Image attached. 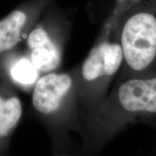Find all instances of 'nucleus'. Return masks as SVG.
<instances>
[{
  "mask_svg": "<svg viewBox=\"0 0 156 156\" xmlns=\"http://www.w3.org/2000/svg\"><path fill=\"white\" fill-rule=\"evenodd\" d=\"M5 70L7 79L24 88L34 87L40 78L41 73L29 56H18L9 60Z\"/></svg>",
  "mask_w": 156,
  "mask_h": 156,
  "instance_id": "6e6552de",
  "label": "nucleus"
},
{
  "mask_svg": "<svg viewBox=\"0 0 156 156\" xmlns=\"http://www.w3.org/2000/svg\"><path fill=\"white\" fill-rule=\"evenodd\" d=\"M95 123L106 133L156 120V72L118 79L111 94L96 107Z\"/></svg>",
  "mask_w": 156,
  "mask_h": 156,
  "instance_id": "f03ea898",
  "label": "nucleus"
},
{
  "mask_svg": "<svg viewBox=\"0 0 156 156\" xmlns=\"http://www.w3.org/2000/svg\"><path fill=\"white\" fill-rule=\"evenodd\" d=\"M29 58L41 73H53L62 62L61 44L44 24L35 27L27 37Z\"/></svg>",
  "mask_w": 156,
  "mask_h": 156,
  "instance_id": "39448f33",
  "label": "nucleus"
},
{
  "mask_svg": "<svg viewBox=\"0 0 156 156\" xmlns=\"http://www.w3.org/2000/svg\"><path fill=\"white\" fill-rule=\"evenodd\" d=\"M31 17L27 11L17 9L0 20V58L20 41L23 35L33 23Z\"/></svg>",
  "mask_w": 156,
  "mask_h": 156,
  "instance_id": "423d86ee",
  "label": "nucleus"
},
{
  "mask_svg": "<svg viewBox=\"0 0 156 156\" xmlns=\"http://www.w3.org/2000/svg\"><path fill=\"white\" fill-rule=\"evenodd\" d=\"M123 54L119 79L156 72V0H141L112 18Z\"/></svg>",
  "mask_w": 156,
  "mask_h": 156,
  "instance_id": "f257e3e1",
  "label": "nucleus"
},
{
  "mask_svg": "<svg viewBox=\"0 0 156 156\" xmlns=\"http://www.w3.org/2000/svg\"><path fill=\"white\" fill-rule=\"evenodd\" d=\"M140 1H141V0H117L116 5L115 6V8L110 17L114 18V17H117L123 12L125 11L126 9L129 8L130 7L135 5Z\"/></svg>",
  "mask_w": 156,
  "mask_h": 156,
  "instance_id": "1a4fd4ad",
  "label": "nucleus"
},
{
  "mask_svg": "<svg viewBox=\"0 0 156 156\" xmlns=\"http://www.w3.org/2000/svg\"><path fill=\"white\" fill-rule=\"evenodd\" d=\"M123 54L114 23L107 21L101 37L80 67V87L95 106L107 97L111 83L123 66Z\"/></svg>",
  "mask_w": 156,
  "mask_h": 156,
  "instance_id": "7ed1b4c3",
  "label": "nucleus"
},
{
  "mask_svg": "<svg viewBox=\"0 0 156 156\" xmlns=\"http://www.w3.org/2000/svg\"><path fill=\"white\" fill-rule=\"evenodd\" d=\"M75 79L69 73L44 74L35 84L32 103L43 115L54 114L62 108L75 87Z\"/></svg>",
  "mask_w": 156,
  "mask_h": 156,
  "instance_id": "20e7f679",
  "label": "nucleus"
},
{
  "mask_svg": "<svg viewBox=\"0 0 156 156\" xmlns=\"http://www.w3.org/2000/svg\"><path fill=\"white\" fill-rule=\"evenodd\" d=\"M0 83V138L6 137L17 126L23 114L22 103L9 90V83L4 77Z\"/></svg>",
  "mask_w": 156,
  "mask_h": 156,
  "instance_id": "0eeeda50",
  "label": "nucleus"
},
{
  "mask_svg": "<svg viewBox=\"0 0 156 156\" xmlns=\"http://www.w3.org/2000/svg\"><path fill=\"white\" fill-rule=\"evenodd\" d=\"M155 124V126H156V124Z\"/></svg>",
  "mask_w": 156,
  "mask_h": 156,
  "instance_id": "9d476101",
  "label": "nucleus"
}]
</instances>
